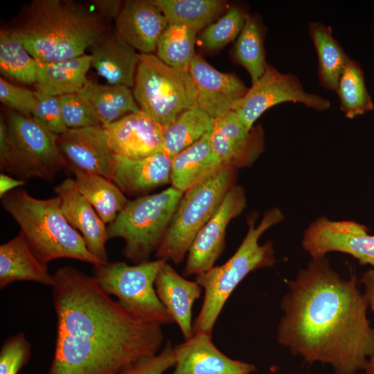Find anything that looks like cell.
<instances>
[{
	"label": "cell",
	"instance_id": "6da1fadb",
	"mask_svg": "<svg viewBox=\"0 0 374 374\" xmlns=\"http://www.w3.org/2000/svg\"><path fill=\"white\" fill-rule=\"evenodd\" d=\"M51 287L57 324L46 374H116L160 351L162 326L127 312L93 276L63 266L53 274Z\"/></svg>",
	"mask_w": 374,
	"mask_h": 374
},
{
	"label": "cell",
	"instance_id": "7a4b0ae2",
	"mask_svg": "<svg viewBox=\"0 0 374 374\" xmlns=\"http://www.w3.org/2000/svg\"><path fill=\"white\" fill-rule=\"evenodd\" d=\"M278 342L305 362L330 365L334 374H357L374 355V328L357 278H344L326 256L312 258L287 281Z\"/></svg>",
	"mask_w": 374,
	"mask_h": 374
},
{
	"label": "cell",
	"instance_id": "3957f363",
	"mask_svg": "<svg viewBox=\"0 0 374 374\" xmlns=\"http://www.w3.org/2000/svg\"><path fill=\"white\" fill-rule=\"evenodd\" d=\"M12 30L42 63L82 55L106 33L97 13L72 0H33Z\"/></svg>",
	"mask_w": 374,
	"mask_h": 374
},
{
	"label": "cell",
	"instance_id": "277c9868",
	"mask_svg": "<svg viewBox=\"0 0 374 374\" xmlns=\"http://www.w3.org/2000/svg\"><path fill=\"white\" fill-rule=\"evenodd\" d=\"M1 199L3 208L17 222L31 250L43 264L62 258L93 265L103 263L89 252L82 235L68 222L59 197L37 199L19 188Z\"/></svg>",
	"mask_w": 374,
	"mask_h": 374
},
{
	"label": "cell",
	"instance_id": "5b68a950",
	"mask_svg": "<svg viewBox=\"0 0 374 374\" xmlns=\"http://www.w3.org/2000/svg\"><path fill=\"white\" fill-rule=\"evenodd\" d=\"M285 215L278 208L268 209L260 223L248 220V231L234 254L223 265L196 276L195 281L204 289L201 310L193 324V333L211 334L215 323L230 295L251 272L273 266L276 259L273 243L259 244L260 236L271 227L282 222Z\"/></svg>",
	"mask_w": 374,
	"mask_h": 374
},
{
	"label": "cell",
	"instance_id": "8992f818",
	"mask_svg": "<svg viewBox=\"0 0 374 374\" xmlns=\"http://www.w3.org/2000/svg\"><path fill=\"white\" fill-rule=\"evenodd\" d=\"M184 193L170 186L128 201L107 226L109 238L125 241L123 256L133 264L150 260L160 244Z\"/></svg>",
	"mask_w": 374,
	"mask_h": 374
},
{
	"label": "cell",
	"instance_id": "52a82bcc",
	"mask_svg": "<svg viewBox=\"0 0 374 374\" xmlns=\"http://www.w3.org/2000/svg\"><path fill=\"white\" fill-rule=\"evenodd\" d=\"M235 168L223 166L217 172L184 193L170 225L155 251L157 259L180 263L195 238L217 211L227 192L235 186Z\"/></svg>",
	"mask_w": 374,
	"mask_h": 374
},
{
	"label": "cell",
	"instance_id": "ba28073f",
	"mask_svg": "<svg viewBox=\"0 0 374 374\" xmlns=\"http://www.w3.org/2000/svg\"><path fill=\"white\" fill-rule=\"evenodd\" d=\"M134 97L141 110L163 127L197 107L189 71L172 68L152 53H139Z\"/></svg>",
	"mask_w": 374,
	"mask_h": 374
},
{
	"label": "cell",
	"instance_id": "9c48e42d",
	"mask_svg": "<svg viewBox=\"0 0 374 374\" xmlns=\"http://www.w3.org/2000/svg\"><path fill=\"white\" fill-rule=\"evenodd\" d=\"M165 261L157 259L132 265L108 261L93 265V277L130 313L161 326L171 324L174 321L160 301L154 287L157 273Z\"/></svg>",
	"mask_w": 374,
	"mask_h": 374
},
{
	"label": "cell",
	"instance_id": "30bf717a",
	"mask_svg": "<svg viewBox=\"0 0 374 374\" xmlns=\"http://www.w3.org/2000/svg\"><path fill=\"white\" fill-rule=\"evenodd\" d=\"M5 116L11 155L7 172L22 180L39 178L51 181L67 162L57 143L58 135L51 132L33 117L13 110Z\"/></svg>",
	"mask_w": 374,
	"mask_h": 374
},
{
	"label": "cell",
	"instance_id": "8fae6325",
	"mask_svg": "<svg viewBox=\"0 0 374 374\" xmlns=\"http://www.w3.org/2000/svg\"><path fill=\"white\" fill-rule=\"evenodd\" d=\"M289 102L301 103L319 112L326 111L331 106L328 99L305 91L296 75L281 73L268 64L263 75L252 83L233 111L247 130L251 131L265 112L276 105Z\"/></svg>",
	"mask_w": 374,
	"mask_h": 374
},
{
	"label": "cell",
	"instance_id": "7c38bea8",
	"mask_svg": "<svg viewBox=\"0 0 374 374\" xmlns=\"http://www.w3.org/2000/svg\"><path fill=\"white\" fill-rule=\"evenodd\" d=\"M301 244L312 258L341 252L362 265L374 267V235L368 234L364 225L355 221L332 220L321 216L305 230Z\"/></svg>",
	"mask_w": 374,
	"mask_h": 374
},
{
	"label": "cell",
	"instance_id": "4fadbf2b",
	"mask_svg": "<svg viewBox=\"0 0 374 374\" xmlns=\"http://www.w3.org/2000/svg\"><path fill=\"white\" fill-rule=\"evenodd\" d=\"M246 205L247 198L243 188L233 186L192 242L188 251L184 276H197L214 267L224 249L229 223L244 211Z\"/></svg>",
	"mask_w": 374,
	"mask_h": 374
},
{
	"label": "cell",
	"instance_id": "5bb4252c",
	"mask_svg": "<svg viewBox=\"0 0 374 374\" xmlns=\"http://www.w3.org/2000/svg\"><path fill=\"white\" fill-rule=\"evenodd\" d=\"M209 138L222 164L233 168L251 165L264 149L262 128L248 131L233 111L213 119Z\"/></svg>",
	"mask_w": 374,
	"mask_h": 374
},
{
	"label": "cell",
	"instance_id": "9a60e30c",
	"mask_svg": "<svg viewBox=\"0 0 374 374\" xmlns=\"http://www.w3.org/2000/svg\"><path fill=\"white\" fill-rule=\"evenodd\" d=\"M197 105L212 119L233 111L249 88L237 76L218 71L195 55L189 68Z\"/></svg>",
	"mask_w": 374,
	"mask_h": 374
},
{
	"label": "cell",
	"instance_id": "2e32d148",
	"mask_svg": "<svg viewBox=\"0 0 374 374\" xmlns=\"http://www.w3.org/2000/svg\"><path fill=\"white\" fill-rule=\"evenodd\" d=\"M59 148L71 169L110 179L114 153L102 125L68 129L58 135Z\"/></svg>",
	"mask_w": 374,
	"mask_h": 374
},
{
	"label": "cell",
	"instance_id": "e0dca14e",
	"mask_svg": "<svg viewBox=\"0 0 374 374\" xmlns=\"http://www.w3.org/2000/svg\"><path fill=\"white\" fill-rule=\"evenodd\" d=\"M173 350L175 364L171 374H251L256 371L253 364L222 353L206 332L193 333Z\"/></svg>",
	"mask_w": 374,
	"mask_h": 374
},
{
	"label": "cell",
	"instance_id": "ac0fdd59",
	"mask_svg": "<svg viewBox=\"0 0 374 374\" xmlns=\"http://www.w3.org/2000/svg\"><path fill=\"white\" fill-rule=\"evenodd\" d=\"M103 127L114 154L141 159L163 151V127L141 109Z\"/></svg>",
	"mask_w": 374,
	"mask_h": 374
},
{
	"label": "cell",
	"instance_id": "d6986e66",
	"mask_svg": "<svg viewBox=\"0 0 374 374\" xmlns=\"http://www.w3.org/2000/svg\"><path fill=\"white\" fill-rule=\"evenodd\" d=\"M68 222L82 235L87 249L103 262H108L107 226L88 200L79 192L74 179L66 178L53 188Z\"/></svg>",
	"mask_w": 374,
	"mask_h": 374
},
{
	"label": "cell",
	"instance_id": "ffe728a7",
	"mask_svg": "<svg viewBox=\"0 0 374 374\" xmlns=\"http://www.w3.org/2000/svg\"><path fill=\"white\" fill-rule=\"evenodd\" d=\"M117 32L140 53H152L169 23L152 0L124 1L115 19Z\"/></svg>",
	"mask_w": 374,
	"mask_h": 374
},
{
	"label": "cell",
	"instance_id": "44dd1931",
	"mask_svg": "<svg viewBox=\"0 0 374 374\" xmlns=\"http://www.w3.org/2000/svg\"><path fill=\"white\" fill-rule=\"evenodd\" d=\"M171 161L164 151L141 159L114 154L109 179L123 193L144 195L170 183Z\"/></svg>",
	"mask_w": 374,
	"mask_h": 374
},
{
	"label": "cell",
	"instance_id": "7402d4cb",
	"mask_svg": "<svg viewBox=\"0 0 374 374\" xmlns=\"http://www.w3.org/2000/svg\"><path fill=\"white\" fill-rule=\"evenodd\" d=\"M157 294L168 313L179 326L185 340L193 335L192 311L195 301L202 294V287L186 279L165 261L155 281Z\"/></svg>",
	"mask_w": 374,
	"mask_h": 374
},
{
	"label": "cell",
	"instance_id": "603a6c76",
	"mask_svg": "<svg viewBox=\"0 0 374 374\" xmlns=\"http://www.w3.org/2000/svg\"><path fill=\"white\" fill-rule=\"evenodd\" d=\"M90 48L91 66L109 84L134 86L139 53L117 30L106 32Z\"/></svg>",
	"mask_w": 374,
	"mask_h": 374
},
{
	"label": "cell",
	"instance_id": "cb8c5ba5",
	"mask_svg": "<svg viewBox=\"0 0 374 374\" xmlns=\"http://www.w3.org/2000/svg\"><path fill=\"white\" fill-rule=\"evenodd\" d=\"M17 281L51 286L53 274L31 250L22 233L0 246V288Z\"/></svg>",
	"mask_w": 374,
	"mask_h": 374
},
{
	"label": "cell",
	"instance_id": "d4e9b609",
	"mask_svg": "<svg viewBox=\"0 0 374 374\" xmlns=\"http://www.w3.org/2000/svg\"><path fill=\"white\" fill-rule=\"evenodd\" d=\"M209 132L172 159L171 186L185 193L224 166L211 147Z\"/></svg>",
	"mask_w": 374,
	"mask_h": 374
},
{
	"label": "cell",
	"instance_id": "484cf974",
	"mask_svg": "<svg viewBox=\"0 0 374 374\" xmlns=\"http://www.w3.org/2000/svg\"><path fill=\"white\" fill-rule=\"evenodd\" d=\"M91 66L90 55L51 62H38L37 91L60 96L80 93L89 80L87 73Z\"/></svg>",
	"mask_w": 374,
	"mask_h": 374
},
{
	"label": "cell",
	"instance_id": "4316f807",
	"mask_svg": "<svg viewBox=\"0 0 374 374\" xmlns=\"http://www.w3.org/2000/svg\"><path fill=\"white\" fill-rule=\"evenodd\" d=\"M308 33L317 52L319 84L325 89L335 92L341 74L350 58L335 39L330 26L312 21Z\"/></svg>",
	"mask_w": 374,
	"mask_h": 374
},
{
	"label": "cell",
	"instance_id": "83f0119b",
	"mask_svg": "<svg viewBox=\"0 0 374 374\" xmlns=\"http://www.w3.org/2000/svg\"><path fill=\"white\" fill-rule=\"evenodd\" d=\"M79 192L88 200L105 224L112 223L127 199L110 179L78 169L71 170Z\"/></svg>",
	"mask_w": 374,
	"mask_h": 374
},
{
	"label": "cell",
	"instance_id": "f1b7e54d",
	"mask_svg": "<svg viewBox=\"0 0 374 374\" xmlns=\"http://www.w3.org/2000/svg\"><path fill=\"white\" fill-rule=\"evenodd\" d=\"M92 105L103 127L109 125L140 108L130 87L89 81L80 92Z\"/></svg>",
	"mask_w": 374,
	"mask_h": 374
},
{
	"label": "cell",
	"instance_id": "f546056e",
	"mask_svg": "<svg viewBox=\"0 0 374 374\" xmlns=\"http://www.w3.org/2000/svg\"><path fill=\"white\" fill-rule=\"evenodd\" d=\"M38 62L28 53L12 29L0 31L1 77L17 83L35 84Z\"/></svg>",
	"mask_w": 374,
	"mask_h": 374
},
{
	"label": "cell",
	"instance_id": "4dcf8cb0",
	"mask_svg": "<svg viewBox=\"0 0 374 374\" xmlns=\"http://www.w3.org/2000/svg\"><path fill=\"white\" fill-rule=\"evenodd\" d=\"M213 119L198 107L182 112L163 127V150L172 159L211 132Z\"/></svg>",
	"mask_w": 374,
	"mask_h": 374
},
{
	"label": "cell",
	"instance_id": "1f68e13d",
	"mask_svg": "<svg viewBox=\"0 0 374 374\" xmlns=\"http://www.w3.org/2000/svg\"><path fill=\"white\" fill-rule=\"evenodd\" d=\"M169 24L186 26L196 33L209 26L223 11L218 0H152Z\"/></svg>",
	"mask_w": 374,
	"mask_h": 374
},
{
	"label": "cell",
	"instance_id": "d6a6232c",
	"mask_svg": "<svg viewBox=\"0 0 374 374\" xmlns=\"http://www.w3.org/2000/svg\"><path fill=\"white\" fill-rule=\"evenodd\" d=\"M340 109L344 116L353 119L374 109L366 87L364 73L359 64L350 59L339 78L335 91Z\"/></svg>",
	"mask_w": 374,
	"mask_h": 374
},
{
	"label": "cell",
	"instance_id": "836d02e7",
	"mask_svg": "<svg viewBox=\"0 0 374 374\" xmlns=\"http://www.w3.org/2000/svg\"><path fill=\"white\" fill-rule=\"evenodd\" d=\"M263 36L259 18L254 15H249L238 37L235 55L238 62L249 73L252 83L263 75L268 64L265 60Z\"/></svg>",
	"mask_w": 374,
	"mask_h": 374
},
{
	"label": "cell",
	"instance_id": "e575fe53",
	"mask_svg": "<svg viewBox=\"0 0 374 374\" xmlns=\"http://www.w3.org/2000/svg\"><path fill=\"white\" fill-rule=\"evenodd\" d=\"M196 32L179 24H169L157 45V56L167 65L189 71L195 55Z\"/></svg>",
	"mask_w": 374,
	"mask_h": 374
},
{
	"label": "cell",
	"instance_id": "d590c367",
	"mask_svg": "<svg viewBox=\"0 0 374 374\" xmlns=\"http://www.w3.org/2000/svg\"><path fill=\"white\" fill-rule=\"evenodd\" d=\"M248 15L243 8H230L204 29L200 36L202 44L208 49H217L233 41L241 33Z\"/></svg>",
	"mask_w": 374,
	"mask_h": 374
},
{
	"label": "cell",
	"instance_id": "8d00e7d4",
	"mask_svg": "<svg viewBox=\"0 0 374 374\" xmlns=\"http://www.w3.org/2000/svg\"><path fill=\"white\" fill-rule=\"evenodd\" d=\"M62 118L68 129L101 125L88 100L80 93L59 96Z\"/></svg>",
	"mask_w": 374,
	"mask_h": 374
},
{
	"label": "cell",
	"instance_id": "74e56055",
	"mask_svg": "<svg viewBox=\"0 0 374 374\" xmlns=\"http://www.w3.org/2000/svg\"><path fill=\"white\" fill-rule=\"evenodd\" d=\"M31 353V344L24 332L8 337L0 349V374H18L29 362Z\"/></svg>",
	"mask_w": 374,
	"mask_h": 374
},
{
	"label": "cell",
	"instance_id": "f35d334b",
	"mask_svg": "<svg viewBox=\"0 0 374 374\" xmlns=\"http://www.w3.org/2000/svg\"><path fill=\"white\" fill-rule=\"evenodd\" d=\"M36 101L32 117L51 132L60 135L68 130L62 114L59 96L35 91Z\"/></svg>",
	"mask_w": 374,
	"mask_h": 374
},
{
	"label": "cell",
	"instance_id": "ab89813d",
	"mask_svg": "<svg viewBox=\"0 0 374 374\" xmlns=\"http://www.w3.org/2000/svg\"><path fill=\"white\" fill-rule=\"evenodd\" d=\"M173 348L168 341L157 354L131 362L116 374H163L175 366Z\"/></svg>",
	"mask_w": 374,
	"mask_h": 374
},
{
	"label": "cell",
	"instance_id": "60d3db41",
	"mask_svg": "<svg viewBox=\"0 0 374 374\" xmlns=\"http://www.w3.org/2000/svg\"><path fill=\"white\" fill-rule=\"evenodd\" d=\"M0 101L12 110L27 117H32L36 96L35 91L15 84L0 78Z\"/></svg>",
	"mask_w": 374,
	"mask_h": 374
},
{
	"label": "cell",
	"instance_id": "b9f144b4",
	"mask_svg": "<svg viewBox=\"0 0 374 374\" xmlns=\"http://www.w3.org/2000/svg\"><path fill=\"white\" fill-rule=\"evenodd\" d=\"M11 155V144L8 125L3 114L0 116V166L7 172Z\"/></svg>",
	"mask_w": 374,
	"mask_h": 374
},
{
	"label": "cell",
	"instance_id": "7bdbcfd3",
	"mask_svg": "<svg viewBox=\"0 0 374 374\" xmlns=\"http://www.w3.org/2000/svg\"><path fill=\"white\" fill-rule=\"evenodd\" d=\"M124 2L119 0H95L92 1L97 14L100 18L116 19Z\"/></svg>",
	"mask_w": 374,
	"mask_h": 374
},
{
	"label": "cell",
	"instance_id": "ee69618b",
	"mask_svg": "<svg viewBox=\"0 0 374 374\" xmlns=\"http://www.w3.org/2000/svg\"><path fill=\"white\" fill-rule=\"evenodd\" d=\"M360 282L364 287L362 293L368 309L374 313V267L362 274Z\"/></svg>",
	"mask_w": 374,
	"mask_h": 374
},
{
	"label": "cell",
	"instance_id": "f6af8a7d",
	"mask_svg": "<svg viewBox=\"0 0 374 374\" xmlns=\"http://www.w3.org/2000/svg\"><path fill=\"white\" fill-rule=\"evenodd\" d=\"M26 184L25 180L21 179H15L6 175L0 174V197H3L8 193L20 188Z\"/></svg>",
	"mask_w": 374,
	"mask_h": 374
},
{
	"label": "cell",
	"instance_id": "bcb514c9",
	"mask_svg": "<svg viewBox=\"0 0 374 374\" xmlns=\"http://www.w3.org/2000/svg\"><path fill=\"white\" fill-rule=\"evenodd\" d=\"M364 371V374H374V355L368 359Z\"/></svg>",
	"mask_w": 374,
	"mask_h": 374
}]
</instances>
